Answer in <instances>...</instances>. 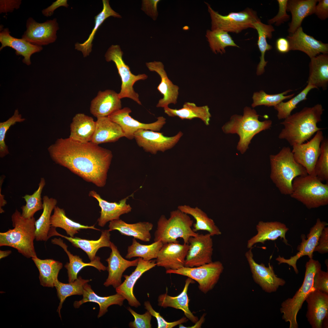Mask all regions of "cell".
I'll return each mask as SVG.
<instances>
[{"label": "cell", "mask_w": 328, "mask_h": 328, "mask_svg": "<svg viewBox=\"0 0 328 328\" xmlns=\"http://www.w3.org/2000/svg\"><path fill=\"white\" fill-rule=\"evenodd\" d=\"M47 150L52 160L84 180L104 187L113 157L111 151L91 142L58 138Z\"/></svg>", "instance_id": "cell-1"}, {"label": "cell", "mask_w": 328, "mask_h": 328, "mask_svg": "<svg viewBox=\"0 0 328 328\" xmlns=\"http://www.w3.org/2000/svg\"><path fill=\"white\" fill-rule=\"evenodd\" d=\"M323 111L322 105L317 104L291 114L280 123L284 128L279 134V138L285 140L292 146L303 143L323 129L318 127L317 124L321 121Z\"/></svg>", "instance_id": "cell-2"}, {"label": "cell", "mask_w": 328, "mask_h": 328, "mask_svg": "<svg viewBox=\"0 0 328 328\" xmlns=\"http://www.w3.org/2000/svg\"><path fill=\"white\" fill-rule=\"evenodd\" d=\"M11 219L14 228L0 233V246L13 248L27 258L37 257L34 245L36 221L34 217L25 218L16 209Z\"/></svg>", "instance_id": "cell-3"}, {"label": "cell", "mask_w": 328, "mask_h": 328, "mask_svg": "<svg viewBox=\"0 0 328 328\" xmlns=\"http://www.w3.org/2000/svg\"><path fill=\"white\" fill-rule=\"evenodd\" d=\"M270 177L280 193L290 195L296 177L308 174L306 169L295 160L289 147H284L277 154L270 156Z\"/></svg>", "instance_id": "cell-4"}, {"label": "cell", "mask_w": 328, "mask_h": 328, "mask_svg": "<svg viewBox=\"0 0 328 328\" xmlns=\"http://www.w3.org/2000/svg\"><path fill=\"white\" fill-rule=\"evenodd\" d=\"M259 115L256 111L250 108L246 107L244 109L243 115L234 114L229 121L222 127L226 134H237L239 136L237 149L241 153H244L254 136L260 132L268 129L272 126V122L268 120L260 121Z\"/></svg>", "instance_id": "cell-5"}, {"label": "cell", "mask_w": 328, "mask_h": 328, "mask_svg": "<svg viewBox=\"0 0 328 328\" xmlns=\"http://www.w3.org/2000/svg\"><path fill=\"white\" fill-rule=\"evenodd\" d=\"M193 221L189 215L179 209L170 212L167 219L162 215L157 224L154 234V241H160L163 244L171 242H179L177 239L182 238L185 244H188L189 238L197 235L192 227Z\"/></svg>", "instance_id": "cell-6"}, {"label": "cell", "mask_w": 328, "mask_h": 328, "mask_svg": "<svg viewBox=\"0 0 328 328\" xmlns=\"http://www.w3.org/2000/svg\"><path fill=\"white\" fill-rule=\"evenodd\" d=\"M290 196L309 209L328 204V184H324L314 174L296 177L292 184Z\"/></svg>", "instance_id": "cell-7"}, {"label": "cell", "mask_w": 328, "mask_h": 328, "mask_svg": "<svg viewBox=\"0 0 328 328\" xmlns=\"http://www.w3.org/2000/svg\"><path fill=\"white\" fill-rule=\"evenodd\" d=\"M306 271L303 282L294 295L282 303L280 313L282 319L289 323V328H298L297 316L304 302L313 289V280L316 273L321 269V265L318 260L310 258L305 265Z\"/></svg>", "instance_id": "cell-8"}, {"label": "cell", "mask_w": 328, "mask_h": 328, "mask_svg": "<svg viewBox=\"0 0 328 328\" xmlns=\"http://www.w3.org/2000/svg\"><path fill=\"white\" fill-rule=\"evenodd\" d=\"M211 19V30H220L238 33L249 28L255 29L253 24L259 20L256 11L247 8L238 12H231L223 15L214 10L206 3Z\"/></svg>", "instance_id": "cell-9"}, {"label": "cell", "mask_w": 328, "mask_h": 328, "mask_svg": "<svg viewBox=\"0 0 328 328\" xmlns=\"http://www.w3.org/2000/svg\"><path fill=\"white\" fill-rule=\"evenodd\" d=\"M123 53L119 45H112L105 55V60L107 62L112 61L115 63L121 78V89L118 93L120 98H128L142 105L139 94L134 91L133 86L137 81L145 80L148 77L145 74L135 75L132 73L122 59Z\"/></svg>", "instance_id": "cell-10"}, {"label": "cell", "mask_w": 328, "mask_h": 328, "mask_svg": "<svg viewBox=\"0 0 328 328\" xmlns=\"http://www.w3.org/2000/svg\"><path fill=\"white\" fill-rule=\"evenodd\" d=\"M224 269L222 263L216 261L197 267H183L176 270H167L166 273L186 276L196 281L199 284L200 290L206 294L214 288Z\"/></svg>", "instance_id": "cell-11"}, {"label": "cell", "mask_w": 328, "mask_h": 328, "mask_svg": "<svg viewBox=\"0 0 328 328\" xmlns=\"http://www.w3.org/2000/svg\"><path fill=\"white\" fill-rule=\"evenodd\" d=\"M26 27L22 38L32 44L41 46L55 42L57 38V31L59 29L56 18L39 23L31 17L27 20Z\"/></svg>", "instance_id": "cell-12"}, {"label": "cell", "mask_w": 328, "mask_h": 328, "mask_svg": "<svg viewBox=\"0 0 328 328\" xmlns=\"http://www.w3.org/2000/svg\"><path fill=\"white\" fill-rule=\"evenodd\" d=\"M183 135L181 131L174 136L168 137L162 133L140 129L135 133L134 138L138 145L145 151L155 154L158 152H164L173 148Z\"/></svg>", "instance_id": "cell-13"}, {"label": "cell", "mask_w": 328, "mask_h": 328, "mask_svg": "<svg viewBox=\"0 0 328 328\" xmlns=\"http://www.w3.org/2000/svg\"><path fill=\"white\" fill-rule=\"evenodd\" d=\"M252 248L246 252L245 256L248 262L254 282L265 292L271 293L277 290L286 283L283 279L275 274L273 266L270 263L266 267L264 264H259L254 260Z\"/></svg>", "instance_id": "cell-14"}, {"label": "cell", "mask_w": 328, "mask_h": 328, "mask_svg": "<svg viewBox=\"0 0 328 328\" xmlns=\"http://www.w3.org/2000/svg\"><path fill=\"white\" fill-rule=\"evenodd\" d=\"M212 237L209 233L205 234H198L189 238V249L184 267H197L212 261L213 248Z\"/></svg>", "instance_id": "cell-15"}, {"label": "cell", "mask_w": 328, "mask_h": 328, "mask_svg": "<svg viewBox=\"0 0 328 328\" xmlns=\"http://www.w3.org/2000/svg\"><path fill=\"white\" fill-rule=\"evenodd\" d=\"M131 109L125 107L115 112L108 116L121 127L125 137L132 140L134 138L135 133L139 129H144L158 132L166 123V119L163 116L157 118L155 122L150 123H144L135 119L130 115Z\"/></svg>", "instance_id": "cell-16"}, {"label": "cell", "mask_w": 328, "mask_h": 328, "mask_svg": "<svg viewBox=\"0 0 328 328\" xmlns=\"http://www.w3.org/2000/svg\"><path fill=\"white\" fill-rule=\"evenodd\" d=\"M316 133L313 137L306 143L292 146V151L295 160L304 167L310 175L314 174L316 165L320 153V144L324 139L321 130Z\"/></svg>", "instance_id": "cell-17"}, {"label": "cell", "mask_w": 328, "mask_h": 328, "mask_svg": "<svg viewBox=\"0 0 328 328\" xmlns=\"http://www.w3.org/2000/svg\"><path fill=\"white\" fill-rule=\"evenodd\" d=\"M327 225L326 222L321 221L319 218H318L315 224L311 228L307 235V239H306L303 236H302V242L297 249L299 251L298 253L288 259L279 255L276 258V260L278 262V264L286 263L293 267L296 273L298 274V270L296 265L297 261L300 258L305 255L308 256L309 259L313 258L314 250L317 245L320 235L323 228Z\"/></svg>", "instance_id": "cell-18"}, {"label": "cell", "mask_w": 328, "mask_h": 328, "mask_svg": "<svg viewBox=\"0 0 328 328\" xmlns=\"http://www.w3.org/2000/svg\"><path fill=\"white\" fill-rule=\"evenodd\" d=\"M189 244L171 242L163 244L156 258V265L166 270H176L184 267Z\"/></svg>", "instance_id": "cell-19"}, {"label": "cell", "mask_w": 328, "mask_h": 328, "mask_svg": "<svg viewBox=\"0 0 328 328\" xmlns=\"http://www.w3.org/2000/svg\"><path fill=\"white\" fill-rule=\"evenodd\" d=\"M305 301L308 321L312 328H322L323 320L328 316V294L313 289Z\"/></svg>", "instance_id": "cell-20"}, {"label": "cell", "mask_w": 328, "mask_h": 328, "mask_svg": "<svg viewBox=\"0 0 328 328\" xmlns=\"http://www.w3.org/2000/svg\"><path fill=\"white\" fill-rule=\"evenodd\" d=\"M290 45V50H299L306 53L310 58L320 53L327 54L328 44L318 40L307 34L301 26L286 38Z\"/></svg>", "instance_id": "cell-21"}, {"label": "cell", "mask_w": 328, "mask_h": 328, "mask_svg": "<svg viewBox=\"0 0 328 328\" xmlns=\"http://www.w3.org/2000/svg\"><path fill=\"white\" fill-rule=\"evenodd\" d=\"M146 65L149 70L157 73L161 78V82L157 89L162 95L163 97L159 100L156 107L164 108L168 107L170 104H176L179 88L169 78L162 63L154 61L146 63Z\"/></svg>", "instance_id": "cell-22"}, {"label": "cell", "mask_w": 328, "mask_h": 328, "mask_svg": "<svg viewBox=\"0 0 328 328\" xmlns=\"http://www.w3.org/2000/svg\"><path fill=\"white\" fill-rule=\"evenodd\" d=\"M110 248L111 252L109 257L106 260L108 264L107 270L108 275L104 285L106 287L112 285L116 289L122 283L121 278L124 272L129 267L136 266L138 258L131 261L124 259L120 255L117 246L112 242Z\"/></svg>", "instance_id": "cell-23"}, {"label": "cell", "mask_w": 328, "mask_h": 328, "mask_svg": "<svg viewBox=\"0 0 328 328\" xmlns=\"http://www.w3.org/2000/svg\"><path fill=\"white\" fill-rule=\"evenodd\" d=\"M137 265L134 271L130 275H124V282L116 289V292L123 296L128 304L132 306L137 308L141 305L133 293L134 285L137 280L145 272L156 265V260L147 261L138 258Z\"/></svg>", "instance_id": "cell-24"}, {"label": "cell", "mask_w": 328, "mask_h": 328, "mask_svg": "<svg viewBox=\"0 0 328 328\" xmlns=\"http://www.w3.org/2000/svg\"><path fill=\"white\" fill-rule=\"evenodd\" d=\"M56 228L51 227L48 235V239L52 236H57L64 238L71 242L74 246L79 248L87 255L91 261L93 260L96 257V254L98 250L103 247L110 248L111 234L108 230L101 231V236L98 240H89L77 237H68L58 233Z\"/></svg>", "instance_id": "cell-25"}, {"label": "cell", "mask_w": 328, "mask_h": 328, "mask_svg": "<svg viewBox=\"0 0 328 328\" xmlns=\"http://www.w3.org/2000/svg\"><path fill=\"white\" fill-rule=\"evenodd\" d=\"M257 234L247 241V247L250 249L258 243L264 244L268 240H275L278 237L283 239L286 245L289 244L285 237L289 229L284 224L278 221H259L256 225Z\"/></svg>", "instance_id": "cell-26"}, {"label": "cell", "mask_w": 328, "mask_h": 328, "mask_svg": "<svg viewBox=\"0 0 328 328\" xmlns=\"http://www.w3.org/2000/svg\"><path fill=\"white\" fill-rule=\"evenodd\" d=\"M121 99L118 93L111 90L99 91L91 101V113L97 118L108 117L121 109Z\"/></svg>", "instance_id": "cell-27"}, {"label": "cell", "mask_w": 328, "mask_h": 328, "mask_svg": "<svg viewBox=\"0 0 328 328\" xmlns=\"http://www.w3.org/2000/svg\"><path fill=\"white\" fill-rule=\"evenodd\" d=\"M89 196L97 200L101 208L100 216L97 220L98 225L101 227H104L109 221L120 219L121 215L131 211V207L126 203L129 196L122 199L118 203H110L102 199L94 190L90 191Z\"/></svg>", "instance_id": "cell-28"}, {"label": "cell", "mask_w": 328, "mask_h": 328, "mask_svg": "<svg viewBox=\"0 0 328 328\" xmlns=\"http://www.w3.org/2000/svg\"><path fill=\"white\" fill-rule=\"evenodd\" d=\"M8 28L2 29L0 32V50L6 47L12 48L15 51L17 55L24 57L22 62L27 65L31 64V57L33 54L39 52L43 50L42 46L32 44L23 39L14 37L10 35Z\"/></svg>", "instance_id": "cell-29"}, {"label": "cell", "mask_w": 328, "mask_h": 328, "mask_svg": "<svg viewBox=\"0 0 328 328\" xmlns=\"http://www.w3.org/2000/svg\"><path fill=\"white\" fill-rule=\"evenodd\" d=\"M125 137L121 127L108 117L97 118L95 129L91 142L99 144L114 142Z\"/></svg>", "instance_id": "cell-30"}, {"label": "cell", "mask_w": 328, "mask_h": 328, "mask_svg": "<svg viewBox=\"0 0 328 328\" xmlns=\"http://www.w3.org/2000/svg\"><path fill=\"white\" fill-rule=\"evenodd\" d=\"M51 242L53 244L61 247L68 255L69 262L67 263L64 267L67 270L69 283L73 282L76 280L78 278L77 276L78 273L86 266H93L100 272L107 270V267L101 262L100 258L99 257L96 256L93 260L91 261L90 262L85 263L79 256L73 255L68 251V246L60 238H54L51 240Z\"/></svg>", "instance_id": "cell-31"}, {"label": "cell", "mask_w": 328, "mask_h": 328, "mask_svg": "<svg viewBox=\"0 0 328 328\" xmlns=\"http://www.w3.org/2000/svg\"><path fill=\"white\" fill-rule=\"evenodd\" d=\"M193 280L188 278L185 282L183 289L178 295L172 296L167 292L160 295L158 299V305L164 308L170 307L182 310L186 317L192 323H195L198 320L197 317L195 316L190 310L189 307L190 299L188 296V290L190 284L192 283Z\"/></svg>", "instance_id": "cell-32"}, {"label": "cell", "mask_w": 328, "mask_h": 328, "mask_svg": "<svg viewBox=\"0 0 328 328\" xmlns=\"http://www.w3.org/2000/svg\"><path fill=\"white\" fill-rule=\"evenodd\" d=\"M110 231L117 230L123 235L133 237L144 242H149L151 236L150 232L153 224L148 222L128 224L119 219L110 221L108 226Z\"/></svg>", "instance_id": "cell-33"}, {"label": "cell", "mask_w": 328, "mask_h": 328, "mask_svg": "<svg viewBox=\"0 0 328 328\" xmlns=\"http://www.w3.org/2000/svg\"><path fill=\"white\" fill-rule=\"evenodd\" d=\"M83 299L79 301H75L73 303L75 308H78L84 303L92 302L97 303L100 307L98 318L104 315L108 311V308L113 305L122 306L125 299L121 295L116 294L106 297H101L96 294L92 289L91 286L87 283L84 287Z\"/></svg>", "instance_id": "cell-34"}, {"label": "cell", "mask_w": 328, "mask_h": 328, "mask_svg": "<svg viewBox=\"0 0 328 328\" xmlns=\"http://www.w3.org/2000/svg\"><path fill=\"white\" fill-rule=\"evenodd\" d=\"M317 0H289L287 3V11L292 15V20L289 24L288 32L294 33L301 26L304 19L314 13Z\"/></svg>", "instance_id": "cell-35"}, {"label": "cell", "mask_w": 328, "mask_h": 328, "mask_svg": "<svg viewBox=\"0 0 328 328\" xmlns=\"http://www.w3.org/2000/svg\"><path fill=\"white\" fill-rule=\"evenodd\" d=\"M308 83L316 88L326 89L328 83V55L320 54L310 58Z\"/></svg>", "instance_id": "cell-36"}, {"label": "cell", "mask_w": 328, "mask_h": 328, "mask_svg": "<svg viewBox=\"0 0 328 328\" xmlns=\"http://www.w3.org/2000/svg\"><path fill=\"white\" fill-rule=\"evenodd\" d=\"M95 127V121L92 117L83 113L77 114L70 125L69 138L80 142H90Z\"/></svg>", "instance_id": "cell-37"}, {"label": "cell", "mask_w": 328, "mask_h": 328, "mask_svg": "<svg viewBox=\"0 0 328 328\" xmlns=\"http://www.w3.org/2000/svg\"><path fill=\"white\" fill-rule=\"evenodd\" d=\"M164 112L169 116L178 117L182 120H191L197 118L202 120L206 125H209L211 116L210 108L207 105L198 106L193 103L185 102L183 107L179 109L168 107L164 108Z\"/></svg>", "instance_id": "cell-38"}, {"label": "cell", "mask_w": 328, "mask_h": 328, "mask_svg": "<svg viewBox=\"0 0 328 328\" xmlns=\"http://www.w3.org/2000/svg\"><path fill=\"white\" fill-rule=\"evenodd\" d=\"M177 209L191 216L195 220L196 223L193 225V229L194 232H196L200 230L207 231L212 236L221 234V231L214 220L198 207L183 205L179 206Z\"/></svg>", "instance_id": "cell-39"}, {"label": "cell", "mask_w": 328, "mask_h": 328, "mask_svg": "<svg viewBox=\"0 0 328 328\" xmlns=\"http://www.w3.org/2000/svg\"><path fill=\"white\" fill-rule=\"evenodd\" d=\"M32 259L39 271L40 285L43 287H54L59 273L62 268V263L53 259L42 260L37 257Z\"/></svg>", "instance_id": "cell-40"}, {"label": "cell", "mask_w": 328, "mask_h": 328, "mask_svg": "<svg viewBox=\"0 0 328 328\" xmlns=\"http://www.w3.org/2000/svg\"><path fill=\"white\" fill-rule=\"evenodd\" d=\"M43 211L39 217L36 221L35 239L37 241H46L51 227L50 220L52 212L56 206L57 200L45 195L43 198Z\"/></svg>", "instance_id": "cell-41"}, {"label": "cell", "mask_w": 328, "mask_h": 328, "mask_svg": "<svg viewBox=\"0 0 328 328\" xmlns=\"http://www.w3.org/2000/svg\"><path fill=\"white\" fill-rule=\"evenodd\" d=\"M103 8L102 11L95 17L94 26L87 39L84 43H77L75 45V49L81 51L84 57L89 55L92 51V42L97 30L104 20L110 16L121 18V16L115 12L111 8L109 1L103 0Z\"/></svg>", "instance_id": "cell-42"}, {"label": "cell", "mask_w": 328, "mask_h": 328, "mask_svg": "<svg viewBox=\"0 0 328 328\" xmlns=\"http://www.w3.org/2000/svg\"><path fill=\"white\" fill-rule=\"evenodd\" d=\"M53 211L50 218L51 227L62 228L70 237H74V235L82 229H90L100 231L95 227L94 225H85L70 219L66 215L65 210L58 206L55 207Z\"/></svg>", "instance_id": "cell-43"}, {"label": "cell", "mask_w": 328, "mask_h": 328, "mask_svg": "<svg viewBox=\"0 0 328 328\" xmlns=\"http://www.w3.org/2000/svg\"><path fill=\"white\" fill-rule=\"evenodd\" d=\"M253 26L258 32L257 45L261 53L260 60L258 65L256 72L257 74L259 75L264 73L265 67L268 63L265 60V53L266 51L272 48V46L268 43L267 38L270 39L272 38V32L275 31V29L271 25L265 24L261 22L260 19L255 22L253 24Z\"/></svg>", "instance_id": "cell-44"}, {"label": "cell", "mask_w": 328, "mask_h": 328, "mask_svg": "<svg viewBox=\"0 0 328 328\" xmlns=\"http://www.w3.org/2000/svg\"><path fill=\"white\" fill-rule=\"evenodd\" d=\"M163 245L160 241H154L149 245L142 244L134 238L132 244L128 247L125 258L130 259L133 257H138L147 261L156 258Z\"/></svg>", "instance_id": "cell-45"}, {"label": "cell", "mask_w": 328, "mask_h": 328, "mask_svg": "<svg viewBox=\"0 0 328 328\" xmlns=\"http://www.w3.org/2000/svg\"><path fill=\"white\" fill-rule=\"evenodd\" d=\"M91 280L83 279L80 276L73 282L67 284L61 282L58 279L56 280L54 287L56 289L57 296L60 300L57 311L61 319L60 310L66 299L72 295H83L84 286Z\"/></svg>", "instance_id": "cell-46"}, {"label": "cell", "mask_w": 328, "mask_h": 328, "mask_svg": "<svg viewBox=\"0 0 328 328\" xmlns=\"http://www.w3.org/2000/svg\"><path fill=\"white\" fill-rule=\"evenodd\" d=\"M205 36L211 50L214 53H225V48L228 46L239 47L227 32L220 30H207Z\"/></svg>", "instance_id": "cell-47"}, {"label": "cell", "mask_w": 328, "mask_h": 328, "mask_svg": "<svg viewBox=\"0 0 328 328\" xmlns=\"http://www.w3.org/2000/svg\"><path fill=\"white\" fill-rule=\"evenodd\" d=\"M46 184L45 179L41 177L37 189L31 195L26 194L22 196L26 204L21 207V214L25 218H29L34 217V214L36 212L43 209L41 194Z\"/></svg>", "instance_id": "cell-48"}, {"label": "cell", "mask_w": 328, "mask_h": 328, "mask_svg": "<svg viewBox=\"0 0 328 328\" xmlns=\"http://www.w3.org/2000/svg\"><path fill=\"white\" fill-rule=\"evenodd\" d=\"M315 87L308 83L305 88L300 92L289 100L285 102L282 101L274 107L277 111V117L279 120L285 119L291 114L292 111L297 108V105L301 101L307 99L309 92Z\"/></svg>", "instance_id": "cell-49"}, {"label": "cell", "mask_w": 328, "mask_h": 328, "mask_svg": "<svg viewBox=\"0 0 328 328\" xmlns=\"http://www.w3.org/2000/svg\"><path fill=\"white\" fill-rule=\"evenodd\" d=\"M292 91V90L289 89L281 93L274 94H267L263 90L255 92L253 95V103L251 106L253 108L261 105L274 107L283 100L292 97L294 94L285 95Z\"/></svg>", "instance_id": "cell-50"}, {"label": "cell", "mask_w": 328, "mask_h": 328, "mask_svg": "<svg viewBox=\"0 0 328 328\" xmlns=\"http://www.w3.org/2000/svg\"><path fill=\"white\" fill-rule=\"evenodd\" d=\"M320 153L316 163L314 174L322 181L328 180V140L323 139L320 144Z\"/></svg>", "instance_id": "cell-51"}, {"label": "cell", "mask_w": 328, "mask_h": 328, "mask_svg": "<svg viewBox=\"0 0 328 328\" xmlns=\"http://www.w3.org/2000/svg\"><path fill=\"white\" fill-rule=\"evenodd\" d=\"M18 109L15 110L13 114L7 120L0 123V157L3 158L9 153L8 146L5 142L6 132L10 127L17 122L24 121Z\"/></svg>", "instance_id": "cell-52"}, {"label": "cell", "mask_w": 328, "mask_h": 328, "mask_svg": "<svg viewBox=\"0 0 328 328\" xmlns=\"http://www.w3.org/2000/svg\"><path fill=\"white\" fill-rule=\"evenodd\" d=\"M144 306L147 311L150 313L152 316L156 319L158 328H172L177 325L186 323L188 321V319L186 317H183L175 321L167 322L161 316L159 313L156 312L153 309L149 301L145 302Z\"/></svg>", "instance_id": "cell-53"}, {"label": "cell", "mask_w": 328, "mask_h": 328, "mask_svg": "<svg viewBox=\"0 0 328 328\" xmlns=\"http://www.w3.org/2000/svg\"><path fill=\"white\" fill-rule=\"evenodd\" d=\"M134 318L133 321L130 322L129 326L132 328H151L152 325L151 321L152 315L147 311L143 314H140L136 313L130 307L127 308Z\"/></svg>", "instance_id": "cell-54"}, {"label": "cell", "mask_w": 328, "mask_h": 328, "mask_svg": "<svg viewBox=\"0 0 328 328\" xmlns=\"http://www.w3.org/2000/svg\"><path fill=\"white\" fill-rule=\"evenodd\" d=\"M313 289L328 294V272L321 269L314 275L313 280Z\"/></svg>", "instance_id": "cell-55"}, {"label": "cell", "mask_w": 328, "mask_h": 328, "mask_svg": "<svg viewBox=\"0 0 328 328\" xmlns=\"http://www.w3.org/2000/svg\"><path fill=\"white\" fill-rule=\"evenodd\" d=\"M279 5V10L277 14L273 18L268 21L269 24L274 23L276 26H279L282 23L288 21L290 15L286 11L288 0H277Z\"/></svg>", "instance_id": "cell-56"}, {"label": "cell", "mask_w": 328, "mask_h": 328, "mask_svg": "<svg viewBox=\"0 0 328 328\" xmlns=\"http://www.w3.org/2000/svg\"><path fill=\"white\" fill-rule=\"evenodd\" d=\"M317 251L321 254L328 252V227H325L323 229L318 239V244L314 252Z\"/></svg>", "instance_id": "cell-57"}, {"label": "cell", "mask_w": 328, "mask_h": 328, "mask_svg": "<svg viewBox=\"0 0 328 328\" xmlns=\"http://www.w3.org/2000/svg\"><path fill=\"white\" fill-rule=\"evenodd\" d=\"M160 0H143L142 9L155 20L158 15L157 7Z\"/></svg>", "instance_id": "cell-58"}, {"label": "cell", "mask_w": 328, "mask_h": 328, "mask_svg": "<svg viewBox=\"0 0 328 328\" xmlns=\"http://www.w3.org/2000/svg\"><path fill=\"white\" fill-rule=\"evenodd\" d=\"M21 0H0V13L12 12L20 8Z\"/></svg>", "instance_id": "cell-59"}, {"label": "cell", "mask_w": 328, "mask_h": 328, "mask_svg": "<svg viewBox=\"0 0 328 328\" xmlns=\"http://www.w3.org/2000/svg\"><path fill=\"white\" fill-rule=\"evenodd\" d=\"M316 5L314 13L320 19L324 20L328 17V0H319Z\"/></svg>", "instance_id": "cell-60"}, {"label": "cell", "mask_w": 328, "mask_h": 328, "mask_svg": "<svg viewBox=\"0 0 328 328\" xmlns=\"http://www.w3.org/2000/svg\"><path fill=\"white\" fill-rule=\"evenodd\" d=\"M69 5L67 0H57L47 8L42 11V14L45 16L48 17L52 15L54 11L57 8L61 6L67 8Z\"/></svg>", "instance_id": "cell-61"}, {"label": "cell", "mask_w": 328, "mask_h": 328, "mask_svg": "<svg viewBox=\"0 0 328 328\" xmlns=\"http://www.w3.org/2000/svg\"><path fill=\"white\" fill-rule=\"evenodd\" d=\"M276 47L278 51L284 53L290 50L289 42L287 39L283 37L278 38L276 42Z\"/></svg>", "instance_id": "cell-62"}, {"label": "cell", "mask_w": 328, "mask_h": 328, "mask_svg": "<svg viewBox=\"0 0 328 328\" xmlns=\"http://www.w3.org/2000/svg\"><path fill=\"white\" fill-rule=\"evenodd\" d=\"M5 178V176L4 175H2L0 178V213L1 214L4 212L2 207H4L7 204V201L5 199L4 195L2 194L1 193L2 186Z\"/></svg>", "instance_id": "cell-63"}, {"label": "cell", "mask_w": 328, "mask_h": 328, "mask_svg": "<svg viewBox=\"0 0 328 328\" xmlns=\"http://www.w3.org/2000/svg\"><path fill=\"white\" fill-rule=\"evenodd\" d=\"M12 253L11 250L0 251V259L6 257L10 255Z\"/></svg>", "instance_id": "cell-64"}]
</instances>
